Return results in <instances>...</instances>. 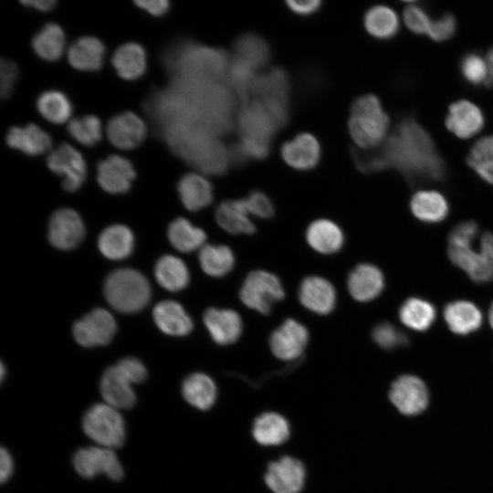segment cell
Masks as SVG:
<instances>
[{
  "mask_svg": "<svg viewBox=\"0 0 493 493\" xmlns=\"http://www.w3.org/2000/svg\"><path fill=\"white\" fill-rule=\"evenodd\" d=\"M308 341L307 328L293 319H288L271 333L269 346L278 359L291 362L302 355Z\"/></svg>",
  "mask_w": 493,
  "mask_h": 493,
  "instance_id": "13",
  "label": "cell"
},
{
  "mask_svg": "<svg viewBox=\"0 0 493 493\" xmlns=\"http://www.w3.org/2000/svg\"><path fill=\"white\" fill-rule=\"evenodd\" d=\"M37 108L43 118L55 124L65 123L72 114L68 97L55 89L43 92L37 100Z\"/></svg>",
  "mask_w": 493,
  "mask_h": 493,
  "instance_id": "43",
  "label": "cell"
},
{
  "mask_svg": "<svg viewBox=\"0 0 493 493\" xmlns=\"http://www.w3.org/2000/svg\"><path fill=\"white\" fill-rule=\"evenodd\" d=\"M136 176L132 163L126 158L112 154L101 160L97 166V180L100 187L110 194L126 193Z\"/></svg>",
  "mask_w": 493,
  "mask_h": 493,
  "instance_id": "18",
  "label": "cell"
},
{
  "mask_svg": "<svg viewBox=\"0 0 493 493\" xmlns=\"http://www.w3.org/2000/svg\"><path fill=\"white\" fill-rule=\"evenodd\" d=\"M180 199L190 211H199L209 205L214 198L209 181L196 173L184 174L177 185Z\"/></svg>",
  "mask_w": 493,
  "mask_h": 493,
  "instance_id": "29",
  "label": "cell"
},
{
  "mask_svg": "<svg viewBox=\"0 0 493 493\" xmlns=\"http://www.w3.org/2000/svg\"><path fill=\"white\" fill-rule=\"evenodd\" d=\"M456 28L455 16L449 13L432 19L427 35L435 41H443L451 37Z\"/></svg>",
  "mask_w": 493,
  "mask_h": 493,
  "instance_id": "50",
  "label": "cell"
},
{
  "mask_svg": "<svg viewBox=\"0 0 493 493\" xmlns=\"http://www.w3.org/2000/svg\"><path fill=\"white\" fill-rule=\"evenodd\" d=\"M147 132L144 121L131 111L113 116L107 123L106 134L109 141L121 150L137 147Z\"/></svg>",
  "mask_w": 493,
  "mask_h": 493,
  "instance_id": "16",
  "label": "cell"
},
{
  "mask_svg": "<svg viewBox=\"0 0 493 493\" xmlns=\"http://www.w3.org/2000/svg\"><path fill=\"white\" fill-rule=\"evenodd\" d=\"M403 16L404 24L411 31L416 34H427L432 19L424 7L409 3L404 10Z\"/></svg>",
  "mask_w": 493,
  "mask_h": 493,
  "instance_id": "48",
  "label": "cell"
},
{
  "mask_svg": "<svg viewBox=\"0 0 493 493\" xmlns=\"http://www.w3.org/2000/svg\"><path fill=\"white\" fill-rule=\"evenodd\" d=\"M372 340L383 349L392 350L408 343L406 335L389 322H382L372 330Z\"/></svg>",
  "mask_w": 493,
  "mask_h": 493,
  "instance_id": "46",
  "label": "cell"
},
{
  "mask_svg": "<svg viewBox=\"0 0 493 493\" xmlns=\"http://www.w3.org/2000/svg\"><path fill=\"white\" fill-rule=\"evenodd\" d=\"M348 290L357 301L367 302L377 298L383 289L384 278L382 271L372 264H360L350 273Z\"/></svg>",
  "mask_w": 493,
  "mask_h": 493,
  "instance_id": "22",
  "label": "cell"
},
{
  "mask_svg": "<svg viewBox=\"0 0 493 493\" xmlns=\"http://www.w3.org/2000/svg\"><path fill=\"white\" fill-rule=\"evenodd\" d=\"M9 147L21 151L27 155H39L51 147V137L38 126L30 123L24 127L14 126L6 134Z\"/></svg>",
  "mask_w": 493,
  "mask_h": 493,
  "instance_id": "27",
  "label": "cell"
},
{
  "mask_svg": "<svg viewBox=\"0 0 493 493\" xmlns=\"http://www.w3.org/2000/svg\"><path fill=\"white\" fill-rule=\"evenodd\" d=\"M289 93L290 83L288 74L284 69L275 68L266 74L257 76L250 96L281 128L289 119Z\"/></svg>",
  "mask_w": 493,
  "mask_h": 493,
  "instance_id": "5",
  "label": "cell"
},
{
  "mask_svg": "<svg viewBox=\"0 0 493 493\" xmlns=\"http://www.w3.org/2000/svg\"><path fill=\"white\" fill-rule=\"evenodd\" d=\"M300 303L317 314L331 312L336 304V290L332 284L322 277L305 278L299 289Z\"/></svg>",
  "mask_w": 493,
  "mask_h": 493,
  "instance_id": "20",
  "label": "cell"
},
{
  "mask_svg": "<svg viewBox=\"0 0 493 493\" xmlns=\"http://www.w3.org/2000/svg\"><path fill=\"white\" fill-rule=\"evenodd\" d=\"M134 237L129 227L113 225L105 228L99 236L98 246L101 254L112 260L123 259L133 249Z\"/></svg>",
  "mask_w": 493,
  "mask_h": 493,
  "instance_id": "35",
  "label": "cell"
},
{
  "mask_svg": "<svg viewBox=\"0 0 493 493\" xmlns=\"http://www.w3.org/2000/svg\"><path fill=\"white\" fill-rule=\"evenodd\" d=\"M14 470L13 458L9 452L2 447L0 451V480L5 483L12 476Z\"/></svg>",
  "mask_w": 493,
  "mask_h": 493,
  "instance_id": "55",
  "label": "cell"
},
{
  "mask_svg": "<svg viewBox=\"0 0 493 493\" xmlns=\"http://www.w3.org/2000/svg\"><path fill=\"white\" fill-rule=\"evenodd\" d=\"M85 435L97 446L111 449L121 447L125 441V424L118 409L106 403L90 406L82 418Z\"/></svg>",
  "mask_w": 493,
  "mask_h": 493,
  "instance_id": "6",
  "label": "cell"
},
{
  "mask_svg": "<svg viewBox=\"0 0 493 493\" xmlns=\"http://www.w3.org/2000/svg\"><path fill=\"white\" fill-rule=\"evenodd\" d=\"M84 235V223L76 211L61 208L51 215L47 236L55 247L63 250L75 248L82 241Z\"/></svg>",
  "mask_w": 493,
  "mask_h": 493,
  "instance_id": "15",
  "label": "cell"
},
{
  "mask_svg": "<svg viewBox=\"0 0 493 493\" xmlns=\"http://www.w3.org/2000/svg\"><path fill=\"white\" fill-rule=\"evenodd\" d=\"M104 57V44L95 37H79L68 49V62L79 70L100 69L103 64Z\"/></svg>",
  "mask_w": 493,
  "mask_h": 493,
  "instance_id": "28",
  "label": "cell"
},
{
  "mask_svg": "<svg viewBox=\"0 0 493 493\" xmlns=\"http://www.w3.org/2000/svg\"><path fill=\"white\" fill-rule=\"evenodd\" d=\"M251 433L255 441L261 446H279L288 439L290 427L283 415L265 412L255 418Z\"/></svg>",
  "mask_w": 493,
  "mask_h": 493,
  "instance_id": "26",
  "label": "cell"
},
{
  "mask_svg": "<svg viewBox=\"0 0 493 493\" xmlns=\"http://www.w3.org/2000/svg\"><path fill=\"white\" fill-rule=\"evenodd\" d=\"M264 481L273 493H299L306 481L305 466L298 458L283 456L268 464Z\"/></svg>",
  "mask_w": 493,
  "mask_h": 493,
  "instance_id": "10",
  "label": "cell"
},
{
  "mask_svg": "<svg viewBox=\"0 0 493 493\" xmlns=\"http://www.w3.org/2000/svg\"><path fill=\"white\" fill-rule=\"evenodd\" d=\"M67 130L75 141L84 146H94L101 140V122L94 115L72 119L68 122Z\"/></svg>",
  "mask_w": 493,
  "mask_h": 493,
  "instance_id": "45",
  "label": "cell"
},
{
  "mask_svg": "<svg viewBox=\"0 0 493 493\" xmlns=\"http://www.w3.org/2000/svg\"><path fill=\"white\" fill-rule=\"evenodd\" d=\"M168 238L174 248L188 253L202 248L206 235L203 229L194 226L186 218L179 217L170 224Z\"/></svg>",
  "mask_w": 493,
  "mask_h": 493,
  "instance_id": "39",
  "label": "cell"
},
{
  "mask_svg": "<svg viewBox=\"0 0 493 493\" xmlns=\"http://www.w3.org/2000/svg\"><path fill=\"white\" fill-rule=\"evenodd\" d=\"M21 4L41 12H48L56 6L58 2L56 0H24Z\"/></svg>",
  "mask_w": 493,
  "mask_h": 493,
  "instance_id": "56",
  "label": "cell"
},
{
  "mask_svg": "<svg viewBox=\"0 0 493 493\" xmlns=\"http://www.w3.org/2000/svg\"><path fill=\"white\" fill-rule=\"evenodd\" d=\"M4 375H5V367H4V364L2 363L1 364V379L4 378Z\"/></svg>",
  "mask_w": 493,
  "mask_h": 493,
  "instance_id": "59",
  "label": "cell"
},
{
  "mask_svg": "<svg viewBox=\"0 0 493 493\" xmlns=\"http://www.w3.org/2000/svg\"><path fill=\"white\" fill-rule=\"evenodd\" d=\"M66 46L63 29L56 23L45 25L33 37L32 47L42 59L56 61L61 58Z\"/></svg>",
  "mask_w": 493,
  "mask_h": 493,
  "instance_id": "38",
  "label": "cell"
},
{
  "mask_svg": "<svg viewBox=\"0 0 493 493\" xmlns=\"http://www.w3.org/2000/svg\"><path fill=\"white\" fill-rule=\"evenodd\" d=\"M100 390L104 403L121 410L131 408L136 402L132 384L115 366L109 367L102 374Z\"/></svg>",
  "mask_w": 493,
  "mask_h": 493,
  "instance_id": "23",
  "label": "cell"
},
{
  "mask_svg": "<svg viewBox=\"0 0 493 493\" xmlns=\"http://www.w3.org/2000/svg\"><path fill=\"white\" fill-rule=\"evenodd\" d=\"M364 26L368 33L379 39H388L399 30L396 13L386 5H374L364 16Z\"/></svg>",
  "mask_w": 493,
  "mask_h": 493,
  "instance_id": "42",
  "label": "cell"
},
{
  "mask_svg": "<svg viewBox=\"0 0 493 493\" xmlns=\"http://www.w3.org/2000/svg\"><path fill=\"white\" fill-rule=\"evenodd\" d=\"M446 125L458 138L468 139L482 129L484 117L476 104L460 100L450 104Z\"/></svg>",
  "mask_w": 493,
  "mask_h": 493,
  "instance_id": "21",
  "label": "cell"
},
{
  "mask_svg": "<svg viewBox=\"0 0 493 493\" xmlns=\"http://www.w3.org/2000/svg\"><path fill=\"white\" fill-rule=\"evenodd\" d=\"M379 153L385 168H393L410 182L439 181L446 163L429 132L413 117L402 119Z\"/></svg>",
  "mask_w": 493,
  "mask_h": 493,
  "instance_id": "1",
  "label": "cell"
},
{
  "mask_svg": "<svg viewBox=\"0 0 493 493\" xmlns=\"http://www.w3.org/2000/svg\"><path fill=\"white\" fill-rule=\"evenodd\" d=\"M104 295L113 309L125 313L137 312L149 302L151 287L141 272L121 268L105 279Z\"/></svg>",
  "mask_w": 493,
  "mask_h": 493,
  "instance_id": "4",
  "label": "cell"
},
{
  "mask_svg": "<svg viewBox=\"0 0 493 493\" xmlns=\"http://www.w3.org/2000/svg\"><path fill=\"white\" fill-rule=\"evenodd\" d=\"M215 220L230 234L251 235L256 231L243 199L222 202L215 210Z\"/></svg>",
  "mask_w": 493,
  "mask_h": 493,
  "instance_id": "32",
  "label": "cell"
},
{
  "mask_svg": "<svg viewBox=\"0 0 493 493\" xmlns=\"http://www.w3.org/2000/svg\"><path fill=\"white\" fill-rule=\"evenodd\" d=\"M18 68L10 60L1 59L0 66V95L3 99L8 98L17 79Z\"/></svg>",
  "mask_w": 493,
  "mask_h": 493,
  "instance_id": "52",
  "label": "cell"
},
{
  "mask_svg": "<svg viewBox=\"0 0 493 493\" xmlns=\"http://www.w3.org/2000/svg\"><path fill=\"white\" fill-rule=\"evenodd\" d=\"M249 215L259 218H270L274 206L269 197L260 191L251 192L243 199Z\"/></svg>",
  "mask_w": 493,
  "mask_h": 493,
  "instance_id": "49",
  "label": "cell"
},
{
  "mask_svg": "<svg viewBox=\"0 0 493 493\" xmlns=\"http://www.w3.org/2000/svg\"><path fill=\"white\" fill-rule=\"evenodd\" d=\"M157 327L172 336H185L193 330V320L184 307L173 300L159 302L152 310Z\"/></svg>",
  "mask_w": 493,
  "mask_h": 493,
  "instance_id": "25",
  "label": "cell"
},
{
  "mask_svg": "<svg viewBox=\"0 0 493 493\" xmlns=\"http://www.w3.org/2000/svg\"><path fill=\"white\" fill-rule=\"evenodd\" d=\"M283 161L291 168L308 171L315 168L320 161L321 148L317 138L301 132L284 142L280 149Z\"/></svg>",
  "mask_w": 493,
  "mask_h": 493,
  "instance_id": "17",
  "label": "cell"
},
{
  "mask_svg": "<svg viewBox=\"0 0 493 493\" xmlns=\"http://www.w3.org/2000/svg\"><path fill=\"white\" fill-rule=\"evenodd\" d=\"M137 6L156 16L164 15L170 6L167 0H139L134 2Z\"/></svg>",
  "mask_w": 493,
  "mask_h": 493,
  "instance_id": "54",
  "label": "cell"
},
{
  "mask_svg": "<svg viewBox=\"0 0 493 493\" xmlns=\"http://www.w3.org/2000/svg\"><path fill=\"white\" fill-rule=\"evenodd\" d=\"M388 127L389 117L375 95H362L352 102L348 128L360 149L376 148L385 139Z\"/></svg>",
  "mask_w": 493,
  "mask_h": 493,
  "instance_id": "3",
  "label": "cell"
},
{
  "mask_svg": "<svg viewBox=\"0 0 493 493\" xmlns=\"http://www.w3.org/2000/svg\"><path fill=\"white\" fill-rule=\"evenodd\" d=\"M488 319H489L490 325H491V327L493 329V303L491 304V306L489 308Z\"/></svg>",
  "mask_w": 493,
  "mask_h": 493,
  "instance_id": "58",
  "label": "cell"
},
{
  "mask_svg": "<svg viewBox=\"0 0 493 493\" xmlns=\"http://www.w3.org/2000/svg\"><path fill=\"white\" fill-rule=\"evenodd\" d=\"M389 399L405 415H415L427 406L429 393L425 383L414 375H402L392 383Z\"/></svg>",
  "mask_w": 493,
  "mask_h": 493,
  "instance_id": "12",
  "label": "cell"
},
{
  "mask_svg": "<svg viewBox=\"0 0 493 493\" xmlns=\"http://www.w3.org/2000/svg\"><path fill=\"white\" fill-rule=\"evenodd\" d=\"M182 394L190 405L205 411L215 403L217 389L210 376L203 372H194L183 381Z\"/></svg>",
  "mask_w": 493,
  "mask_h": 493,
  "instance_id": "30",
  "label": "cell"
},
{
  "mask_svg": "<svg viewBox=\"0 0 493 493\" xmlns=\"http://www.w3.org/2000/svg\"><path fill=\"white\" fill-rule=\"evenodd\" d=\"M309 245L321 254H334L343 246L344 236L334 222L318 219L312 222L306 233Z\"/></svg>",
  "mask_w": 493,
  "mask_h": 493,
  "instance_id": "34",
  "label": "cell"
},
{
  "mask_svg": "<svg viewBox=\"0 0 493 493\" xmlns=\"http://www.w3.org/2000/svg\"><path fill=\"white\" fill-rule=\"evenodd\" d=\"M204 323L213 341L219 345L236 342L243 330L241 317L230 309H207L204 313Z\"/></svg>",
  "mask_w": 493,
  "mask_h": 493,
  "instance_id": "19",
  "label": "cell"
},
{
  "mask_svg": "<svg viewBox=\"0 0 493 493\" xmlns=\"http://www.w3.org/2000/svg\"><path fill=\"white\" fill-rule=\"evenodd\" d=\"M467 163L483 180L493 184V135L474 143Z\"/></svg>",
  "mask_w": 493,
  "mask_h": 493,
  "instance_id": "44",
  "label": "cell"
},
{
  "mask_svg": "<svg viewBox=\"0 0 493 493\" xmlns=\"http://www.w3.org/2000/svg\"><path fill=\"white\" fill-rule=\"evenodd\" d=\"M72 462L77 473L84 478L104 474L112 480H120L124 474L114 449L104 446L79 448L74 454Z\"/></svg>",
  "mask_w": 493,
  "mask_h": 493,
  "instance_id": "8",
  "label": "cell"
},
{
  "mask_svg": "<svg viewBox=\"0 0 493 493\" xmlns=\"http://www.w3.org/2000/svg\"><path fill=\"white\" fill-rule=\"evenodd\" d=\"M47 163L50 171L63 177L62 186L66 191H77L86 179L87 167L82 154L67 142L49 152Z\"/></svg>",
  "mask_w": 493,
  "mask_h": 493,
  "instance_id": "9",
  "label": "cell"
},
{
  "mask_svg": "<svg viewBox=\"0 0 493 493\" xmlns=\"http://www.w3.org/2000/svg\"><path fill=\"white\" fill-rule=\"evenodd\" d=\"M111 63L121 78L133 80L142 76L146 70V52L138 43H126L115 50Z\"/></svg>",
  "mask_w": 493,
  "mask_h": 493,
  "instance_id": "33",
  "label": "cell"
},
{
  "mask_svg": "<svg viewBox=\"0 0 493 493\" xmlns=\"http://www.w3.org/2000/svg\"><path fill=\"white\" fill-rule=\"evenodd\" d=\"M460 71L467 82L478 85L487 79L486 60L477 53L466 54L460 62Z\"/></svg>",
  "mask_w": 493,
  "mask_h": 493,
  "instance_id": "47",
  "label": "cell"
},
{
  "mask_svg": "<svg viewBox=\"0 0 493 493\" xmlns=\"http://www.w3.org/2000/svg\"><path fill=\"white\" fill-rule=\"evenodd\" d=\"M486 63L488 68L487 79L485 80V85L488 88L493 87V47L490 48L486 57Z\"/></svg>",
  "mask_w": 493,
  "mask_h": 493,
  "instance_id": "57",
  "label": "cell"
},
{
  "mask_svg": "<svg viewBox=\"0 0 493 493\" xmlns=\"http://www.w3.org/2000/svg\"><path fill=\"white\" fill-rule=\"evenodd\" d=\"M410 208L416 218L426 223L440 222L448 213L446 198L434 190L416 192L410 201Z\"/></svg>",
  "mask_w": 493,
  "mask_h": 493,
  "instance_id": "36",
  "label": "cell"
},
{
  "mask_svg": "<svg viewBox=\"0 0 493 493\" xmlns=\"http://www.w3.org/2000/svg\"><path fill=\"white\" fill-rule=\"evenodd\" d=\"M200 266L211 277L221 278L228 274L235 266V255L224 245H205L199 252Z\"/></svg>",
  "mask_w": 493,
  "mask_h": 493,
  "instance_id": "40",
  "label": "cell"
},
{
  "mask_svg": "<svg viewBox=\"0 0 493 493\" xmlns=\"http://www.w3.org/2000/svg\"><path fill=\"white\" fill-rule=\"evenodd\" d=\"M157 282L169 291H180L189 283L190 275L185 263L172 255L158 259L154 267Z\"/></svg>",
  "mask_w": 493,
  "mask_h": 493,
  "instance_id": "37",
  "label": "cell"
},
{
  "mask_svg": "<svg viewBox=\"0 0 493 493\" xmlns=\"http://www.w3.org/2000/svg\"><path fill=\"white\" fill-rule=\"evenodd\" d=\"M478 226L467 221L456 225L449 234L447 254L450 260L475 282L493 279V235L485 232L477 245Z\"/></svg>",
  "mask_w": 493,
  "mask_h": 493,
  "instance_id": "2",
  "label": "cell"
},
{
  "mask_svg": "<svg viewBox=\"0 0 493 493\" xmlns=\"http://www.w3.org/2000/svg\"><path fill=\"white\" fill-rule=\"evenodd\" d=\"M116 367L131 384L141 383L147 378V370L137 358H123L118 362Z\"/></svg>",
  "mask_w": 493,
  "mask_h": 493,
  "instance_id": "51",
  "label": "cell"
},
{
  "mask_svg": "<svg viewBox=\"0 0 493 493\" xmlns=\"http://www.w3.org/2000/svg\"><path fill=\"white\" fill-rule=\"evenodd\" d=\"M112 315L104 309L97 308L73 325L77 342L84 347H96L110 343L116 332Z\"/></svg>",
  "mask_w": 493,
  "mask_h": 493,
  "instance_id": "11",
  "label": "cell"
},
{
  "mask_svg": "<svg viewBox=\"0 0 493 493\" xmlns=\"http://www.w3.org/2000/svg\"><path fill=\"white\" fill-rule=\"evenodd\" d=\"M288 9L298 16H310L320 9L321 2L317 0L309 1H287Z\"/></svg>",
  "mask_w": 493,
  "mask_h": 493,
  "instance_id": "53",
  "label": "cell"
},
{
  "mask_svg": "<svg viewBox=\"0 0 493 493\" xmlns=\"http://www.w3.org/2000/svg\"><path fill=\"white\" fill-rule=\"evenodd\" d=\"M241 301L249 309L267 315L274 303L285 297L279 278L265 270H254L245 278L239 290Z\"/></svg>",
  "mask_w": 493,
  "mask_h": 493,
  "instance_id": "7",
  "label": "cell"
},
{
  "mask_svg": "<svg viewBox=\"0 0 493 493\" xmlns=\"http://www.w3.org/2000/svg\"><path fill=\"white\" fill-rule=\"evenodd\" d=\"M436 311L429 301L419 298L406 299L400 308L401 321L411 330L424 331L431 327Z\"/></svg>",
  "mask_w": 493,
  "mask_h": 493,
  "instance_id": "41",
  "label": "cell"
},
{
  "mask_svg": "<svg viewBox=\"0 0 493 493\" xmlns=\"http://www.w3.org/2000/svg\"><path fill=\"white\" fill-rule=\"evenodd\" d=\"M445 320L451 331L467 335L477 330L482 323V313L472 302L456 300L445 307Z\"/></svg>",
  "mask_w": 493,
  "mask_h": 493,
  "instance_id": "31",
  "label": "cell"
},
{
  "mask_svg": "<svg viewBox=\"0 0 493 493\" xmlns=\"http://www.w3.org/2000/svg\"><path fill=\"white\" fill-rule=\"evenodd\" d=\"M236 122L241 138L268 144L279 129L268 112L253 100H246L243 104Z\"/></svg>",
  "mask_w": 493,
  "mask_h": 493,
  "instance_id": "14",
  "label": "cell"
},
{
  "mask_svg": "<svg viewBox=\"0 0 493 493\" xmlns=\"http://www.w3.org/2000/svg\"><path fill=\"white\" fill-rule=\"evenodd\" d=\"M232 51V60L254 71L265 67L270 59V47L267 42L255 33H246L237 37Z\"/></svg>",
  "mask_w": 493,
  "mask_h": 493,
  "instance_id": "24",
  "label": "cell"
}]
</instances>
